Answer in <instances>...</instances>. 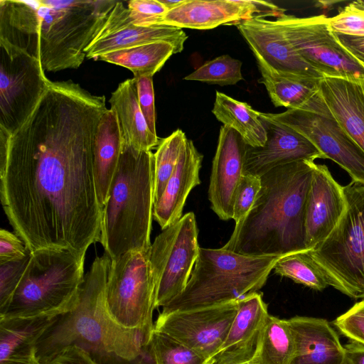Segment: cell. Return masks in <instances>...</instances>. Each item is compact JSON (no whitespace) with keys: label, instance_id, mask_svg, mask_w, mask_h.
I'll return each instance as SVG.
<instances>
[{"label":"cell","instance_id":"cell-45","mask_svg":"<svg viewBox=\"0 0 364 364\" xmlns=\"http://www.w3.org/2000/svg\"><path fill=\"white\" fill-rule=\"evenodd\" d=\"M335 35L341 46L364 68V36Z\"/></svg>","mask_w":364,"mask_h":364},{"label":"cell","instance_id":"cell-14","mask_svg":"<svg viewBox=\"0 0 364 364\" xmlns=\"http://www.w3.org/2000/svg\"><path fill=\"white\" fill-rule=\"evenodd\" d=\"M238 301L159 315L156 331L166 333L213 360L220 350L237 314Z\"/></svg>","mask_w":364,"mask_h":364},{"label":"cell","instance_id":"cell-26","mask_svg":"<svg viewBox=\"0 0 364 364\" xmlns=\"http://www.w3.org/2000/svg\"><path fill=\"white\" fill-rule=\"evenodd\" d=\"M109 102L117 114L123 144L139 151H151L159 145L160 139L150 131L140 109L135 77L121 82Z\"/></svg>","mask_w":364,"mask_h":364},{"label":"cell","instance_id":"cell-2","mask_svg":"<svg viewBox=\"0 0 364 364\" xmlns=\"http://www.w3.org/2000/svg\"><path fill=\"white\" fill-rule=\"evenodd\" d=\"M110 264L105 252L95 259L76 305L58 316L38 341L40 364L70 346L82 348L97 364H156L149 342L154 331L124 328L109 314L105 289Z\"/></svg>","mask_w":364,"mask_h":364},{"label":"cell","instance_id":"cell-31","mask_svg":"<svg viewBox=\"0 0 364 364\" xmlns=\"http://www.w3.org/2000/svg\"><path fill=\"white\" fill-rule=\"evenodd\" d=\"M173 54L171 44L159 41L106 53L95 60L124 67L133 73L134 77H153Z\"/></svg>","mask_w":364,"mask_h":364},{"label":"cell","instance_id":"cell-39","mask_svg":"<svg viewBox=\"0 0 364 364\" xmlns=\"http://www.w3.org/2000/svg\"><path fill=\"white\" fill-rule=\"evenodd\" d=\"M132 23L138 26L163 25L168 9L159 0H131L127 2Z\"/></svg>","mask_w":364,"mask_h":364},{"label":"cell","instance_id":"cell-40","mask_svg":"<svg viewBox=\"0 0 364 364\" xmlns=\"http://www.w3.org/2000/svg\"><path fill=\"white\" fill-rule=\"evenodd\" d=\"M333 324L349 341L364 345V299L337 317Z\"/></svg>","mask_w":364,"mask_h":364},{"label":"cell","instance_id":"cell-23","mask_svg":"<svg viewBox=\"0 0 364 364\" xmlns=\"http://www.w3.org/2000/svg\"><path fill=\"white\" fill-rule=\"evenodd\" d=\"M203 158L193 142L188 139L163 194L154 203L153 217L162 230L182 217L189 193L200 183Z\"/></svg>","mask_w":364,"mask_h":364},{"label":"cell","instance_id":"cell-17","mask_svg":"<svg viewBox=\"0 0 364 364\" xmlns=\"http://www.w3.org/2000/svg\"><path fill=\"white\" fill-rule=\"evenodd\" d=\"M346 206L343 186L328 167L315 164L304 213L305 245L314 250L333 231Z\"/></svg>","mask_w":364,"mask_h":364},{"label":"cell","instance_id":"cell-36","mask_svg":"<svg viewBox=\"0 0 364 364\" xmlns=\"http://www.w3.org/2000/svg\"><path fill=\"white\" fill-rule=\"evenodd\" d=\"M242 62L229 55H220L205 62L184 77L186 80L200 81L220 86L233 85L243 80Z\"/></svg>","mask_w":364,"mask_h":364},{"label":"cell","instance_id":"cell-4","mask_svg":"<svg viewBox=\"0 0 364 364\" xmlns=\"http://www.w3.org/2000/svg\"><path fill=\"white\" fill-rule=\"evenodd\" d=\"M154 159L122 144L118 167L102 210L100 242L111 259L150 250L154 195Z\"/></svg>","mask_w":364,"mask_h":364},{"label":"cell","instance_id":"cell-22","mask_svg":"<svg viewBox=\"0 0 364 364\" xmlns=\"http://www.w3.org/2000/svg\"><path fill=\"white\" fill-rule=\"evenodd\" d=\"M269 314L259 291L238 300V309L226 339L213 364H223L253 357L263 323Z\"/></svg>","mask_w":364,"mask_h":364},{"label":"cell","instance_id":"cell-21","mask_svg":"<svg viewBox=\"0 0 364 364\" xmlns=\"http://www.w3.org/2000/svg\"><path fill=\"white\" fill-rule=\"evenodd\" d=\"M295 344L291 364H345V348L329 322L296 316L288 319Z\"/></svg>","mask_w":364,"mask_h":364},{"label":"cell","instance_id":"cell-43","mask_svg":"<svg viewBox=\"0 0 364 364\" xmlns=\"http://www.w3.org/2000/svg\"><path fill=\"white\" fill-rule=\"evenodd\" d=\"M31 252L25 242L15 233L0 230V263L26 257Z\"/></svg>","mask_w":364,"mask_h":364},{"label":"cell","instance_id":"cell-35","mask_svg":"<svg viewBox=\"0 0 364 364\" xmlns=\"http://www.w3.org/2000/svg\"><path fill=\"white\" fill-rule=\"evenodd\" d=\"M150 345L156 364H213V361L170 336L154 330Z\"/></svg>","mask_w":364,"mask_h":364},{"label":"cell","instance_id":"cell-44","mask_svg":"<svg viewBox=\"0 0 364 364\" xmlns=\"http://www.w3.org/2000/svg\"><path fill=\"white\" fill-rule=\"evenodd\" d=\"M45 364H97L82 348L70 346Z\"/></svg>","mask_w":364,"mask_h":364},{"label":"cell","instance_id":"cell-27","mask_svg":"<svg viewBox=\"0 0 364 364\" xmlns=\"http://www.w3.org/2000/svg\"><path fill=\"white\" fill-rule=\"evenodd\" d=\"M38 5V1H0V39L36 58Z\"/></svg>","mask_w":364,"mask_h":364},{"label":"cell","instance_id":"cell-30","mask_svg":"<svg viewBox=\"0 0 364 364\" xmlns=\"http://www.w3.org/2000/svg\"><path fill=\"white\" fill-rule=\"evenodd\" d=\"M212 112L223 125L237 132L248 146L259 147L265 144L267 132L259 112L247 102L217 91Z\"/></svg>","mask_w":364,"mask_h":364},{"label":"cell","instance_id":"cell-11","mask_svg":"<svg viewBox=\"0 0 364 364\" xmlns=\"http://www.w3.org/2000/svg\"><path fill=\"white\" fill-rule=\"evenodd\" d=\"M50 82L38 59L0 39V128L14 134L31 117Z\"/></svg>","mask_w":364,"mask_h":364},{"label":"cell","instance_id":"cell-28","mask_svg":"<svg viewBox=\"0 0 364 364\" xmlns=\"http://www.w3.org/2000/svg\"><path fill=\"white\" fill-rule=\"evenodd\" d=\"M59 316L0 318V362L33 356L36 343Z\"/></svg>","mask_w":364,"mask_h":364},{"label":"cell","instance_id":"cell-38","mask_svg":"<svg viewBox=\"0 0 364 364\" xmlns=\"http://www.w3.org/2000/svg\"><path fill=\"white\" fill-rule=\"evenodd\" d=\"M31 254L21 259L0 263V313L6 308L18 286Z\"/></svg>","mask_w":364,"mask_h":364},{"label":"cell","instance_id":"cell-5","mask_svg":"<svg viewBox=\"0 0 364 364\" xmlns=\"http://www.w3.org/2000/svg\"><path fill=\"white\" fill-rule=\"evenodd\" d=\"M281 257L249 256L200 247L184 290L161 313L188 311L238 301L258 291Z\"/></svg>","mask_w":364,"mask_h":364},{"label":"cell","instance_id":"cell-12","mask_svg":"<svg viewBox=\"0 0 364 364\" xmlns=\"http://www.w3.org/2000/svg\"><path fill=\"white\" fill-rule=\"evenodd\" d=\"M198 235L196 215L188 212L163 230L151 244L156 308L166 306L186 288L199 254Z\"/></svg>","mask_w":364,"mask_h":364},{"label":"cell","instance_id":"cell-34","mask_svg":"<svg viewBox=\"0 0 364 364\" xmlns=\"http://www.w3.org/2000/svg\"><path fill=\"white\" fill-rule=\"evenodd\" d=\"M188 139L180 129L168 136L160 139L156 151L154 154V203L163 194L166 184L173 174L180 154Z\"/></svg>","mask_w":364,"mask_h":364},{"label":"cell","instance_id":"cell-37","mask_svg":"<svg viewBox=\"0 0 364 364\" xmlns=\"http://www.w3.org/2000/svg\"><path fill=\"white\" fill-rule=\"evenodd\" d=\"M260 176L243 174L236 188L233 200V216L239 224L252 208L261 188Z\"/></svg>","mask_w":364,"mask_h":364},{"label":"cell","instance_id":"cell-20","mask_svg":"<svg viewBox=\"0 0 364 364\" xmlns=\"http://www.w3.org/2000/svg\"><path fill=\"white\" fill-rule=\"evenodd\" d=\"M257 18L253 0H185L168 11L163 25L180 28L208 30Z\"/></svg>","mask_w":364,"mask_h":364},{"label":"cell","instance_id":"cell-47","mask_svg":"<svg viewBox=\"0 0 364 364\" xmlns=\"http://www.w3.org/2000/svg\"><path fill=\"white\" fill-rule=\"evenodd\" d=\"M0 364H40L35 355L24 357V358H9L0 362Z\"/></svg>","mask_w":364,"mask_h":364},{"label":"cell","instance_id":"cell-18","mask_svg":"<svg viewBox=\"0 0 364 364\" xmlns=\"http://www.w3.org/2000/svg\"><path fill=\"white\" fill-rule=\"evenodd\" d=\"M247 144L235 129L223 125L213 161L208 199L223 220L232 219L234 196L243 175Z\"/></svg>","mask_w":364,"mask_h":364},{"label":"cell","instance_id":"cell-1","mask_svg":"<svg viewBox=\"0 0 364 364\" xmlns=\"http://www.w3.org/2000/svg\"><path fill=\"white\" fill-rule=\"evenodd\" d=\"M105 102L104 95L71 80L50 81L10 137L0 164L1 202L31 252L50 248L86 254L100 240L93 145Z\"/></svg>","mask_w":364,"mask_h":364},{"label":"cell","instance_id":"cell-50","mask_svg":"<svg viewBox=\"0 0 364 364\" xmlns=\"http://www.w3.org/2000/svg\"><path fill=\"white\" fill-rule=\"evenodd\" d=\"M223 364H256V363L255 362L253 358H252L250 359L238 360V361L230 362V363H223Z\"/></svg>","mask_w":364,"mask_h":364},{"label":"cell","instance_id":"cell-29","mask_svg":"<svg viewBox=\"0 0 364 364\" xmlns=\"http://www.w3.org/2000/svg\"><path fill=\"white\" fill-rule=\"evenodd\" d=\"M255 58L262 76L259 82L265 86L275 107L300 108L319 92L322 79L281 74Z\"/></svg>","mask_w":364,"mask_h":364},{"label":"cell","instance_id":"cell-13","mask_svg":"<svg viewBox=\"0 0 364 364\" xmlns=\"http://www.w3.org/2000/svg\"><path fill=\"white\" fill-rule=\"evenodd\" d=\"M274 22L298 54L324 77L364 79V68L338 43L328 17L284 14Z\"/></svg>","mask_w":364,"mask_h":364},{"label":"cell","instance_id":"cell-19","mask_svg":"<svg viewBox=\"0 0 364 364\" xmlns=\"http://www.w3.org/2000/svg\"><path fill=\"white\" fill-rule=\"evenodd\" d=\"M236 26L255 58L262 60L275 71L320 80L324 77L298 54L274 21L253 18Z\"/></svg>","mask_w":364,"mask_h":364},{"label":"cell","instance_id":"cell-42","mask_svg":"<svg viewBox=\"0 0 364 364\" xmlns=\"http://www.w3.org/2000/svg\"><path fill=\"white\" fill-rule=\"evenodd\" d=\"M135 78L140 109L150 131L156 134L153 77L144 76Z\"/></svg>","mask_w":364,"mask_h":364},{"label":"cell","instance_id":"cell-41","mask_svg":"<svg viewBox=\"0 0 364 364\" xmlns=\"http://www.w3.org/2000/svg\"><path fill=\"white\" fill-rule=\"evenodd\" d=\"M328 23L335 34L364 36V11L350 4L343 8L336 16L328 17Z\"/></svg>","mask_w":364,"mask_h":364},{"label":"cell","instance_id":"cell-25","mask_svg":"<svg viewBox=\"0 0 364 364\" xmlns=\"http://www.w3.org/2000/svg\"><path fill=\"white\" fill-rule=\"evenodd\" d=\"M122 151V132L116 112L110 108L98 124L93 145L97 195L103 210L109 197Z\"/></svg>","mask_w":364,"mask_h":364},{"label":"cell","instance_id":"cell-3","mask_svg":"<svg viewBox=\"0 0 364 364\" xmlns=\"http://www.w3.org/2000/svg\"><path fill=\"white\" fill-rule=\"evenodd\" d=\"M314 164L295 161L260 176L261 188L252 208L223 247L249 256L283 257L308 251L304 213Z\"/></svg>","mask_w":364,"mask_h":364},{"label":"cell","instance_id":"cell-10","mask_svg":"<svg viewBox=\"0 0 364 364\" xmlns=\"http://www.w3.org/2000/svg\"><path fill=\"white\" fill-rule=\"evenodd\" d=\"M262 114L302 134L326 159L347 171L353 181L364 183V151L333 116L320 90L300 108Z\"/></svg>","mask_w":364,"mask_h":364},{"label":"cell","instance_id":"cell-9","mask_svg":"<svg viewBox=\"0 0 364 364\" xmlns=\"http://www.w3.org/2000/svg\"><path fill=\"white\" fill-rule=\"evenodd\" d=\"M149 251H130L111 259L105 301L109 314L118 324L151 333L156 285Z\"/></svg>","mask_w":364,"mask_h":364},{"label":"cell","instance_id":"cell-8","mask_svg":"<svg viewBox=\"0 0 364 364\" xmlns=\"http://www.w3.org/2000/svg\"><path fill=\"white\" fill-rule=\"evenodd\" d=\"M346 206L331 234L309 253L324 272L329 286L364 299V183L343 186Z\"/></svg>","mask_w":364,"mask_h":364},{"label":"cell","instance_id":"cell-7","mask_svg":"<svg viewBox=\"0 0 364 364\" xmlns=\"http://www.w3.org/2000/svg\"><path fill=\"white\" fill-rule=\"evenodd\" d=\"M86 254L41 249L30 261L0 318L60 316L77 304L84 281Z\"/></svg>","mask_w":364,"mask_h":364},{"label":"cell","instance_id":"cell-16","mask_svg":"<svg viewBox=\"0 0 364 364\" xmlns=\"http://www.w3.org/2000/svg\"><path fill=\"white\" fill-rule=\"evenodd\" d=\"M267 132L264 146L247 145L243 174L262 176L279 166L299 161L326 159L308 139L292 129L264 117L259 112Z\"/></svg>","mask_w":364,"mask_h":364},{"label":"cell","instance_id":"cell-32","mask_svg":"<svg viewBox=\"0 0 364 364\" xmlns=\"http://www.w3.org/2000/svg\"><path fill=\"white\" fill-rule=\"evenodd\" d=\"M294 338L288 319L269 314L260 330L253 355L256 364H291Z\"/></svg>","mask_w":364,"mask_h":364},{"label":"cell","instance_id":"cell-6","mask_svg":"<svg viewBox=\"0 0 364 364\" xmlns=\"http://www.w3.org/2000/svg\"><path fill=\"white\" fill-rule=\"evenodd\" d=\"M38 59L44 71L78 68L116 0H38Z\"/></svg>","mask_w":364,"mask_h":364},{"label":"cell","instance_id":"cell-49","mask_svg":"<svg viewBox=\"0 0 364 364\" xmlns=\"http://www.w3.org/2000/svg\"><path fill=\"white\" fill-rule=\"evenodd\" d=\"M352 7L364 11V1L358 0L355 1H353L352 3L349 4Z\"/></svg>","mask_w":364,"mask_h":364},{"label":"cell","instance_id":"cell-24","mask_svg":"<svg viewBox=\"0 0 364 364\" xmlns=\"http://www.w3.org/2000/svg\"><path fill=\"white\" fill-rule=\"evenodd\" d=\"M319 90L333 116L364 151V79L324 77Z\"/></svg>","mask_w":364,"mask_h":364},{"label":"cell","instance_id":"cell-48","mask_svg":"<svg viewBox=\"0 0 364 364\" xmlns=\"http://www.w3.org/2000/svg\"><path fill=\"white\" fill-rule=\"evenodd\" d=\"M168 11L174 9L175 7L181 5L185 0H159Z\"/></svg>","mask_w":364,"mask_h":364},{"label":"cell","instance_id":"cell-15","mask_svg":"<svg viewBox=\"0 0 364 364\" xmlns=\"http://www.w3.org/2000/svg\"><path fill=\"white\" fill-rule=\"evenodd\" d=\"M188 36L182 28L167 26H138L130 19L124 1H117L92 42L85 49L86 58L95 59L104 53L164 41L172 45L174 53L183 50Z\"/></svg>","mask_w":364,"mask_h":364},{"label":"cell","instance_id":"cell-33","mask_svg":"<svg viewBox=\"0 0 364 364\" xmlns=\"http://www.w3.org/2000/svg\"><path fill=\"white\" fill-rule=\"evenodd\" d=\"M274 273L292 279L316 291L329 286L321 267L316 262L309 251L287 255L277 259L274 265Z\"/></svg>","mask_w":364,"mask_h":364},{"label":"cell","instance_id":"cell-46","mask_svg":"<svg viewBox=\"0 0 364 364\" xmlns=\"http://www.w3.org/2000/svg\"><path fill=\"white\" fill-rule=\"evenodd\" d=\"M344 348L345 364H364V345L349 341Z\"/></svg>","mask_w":364,"mask_h":364}]
</instances>
